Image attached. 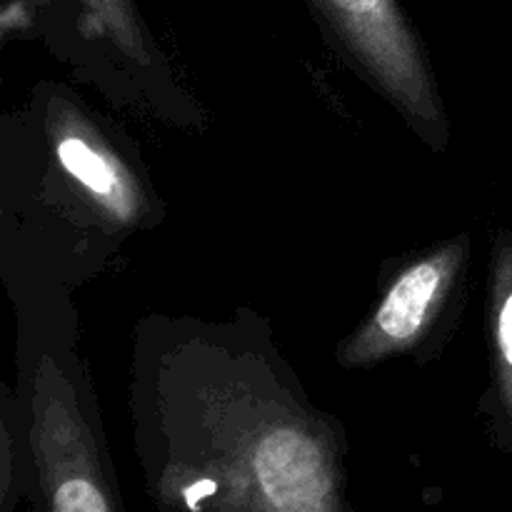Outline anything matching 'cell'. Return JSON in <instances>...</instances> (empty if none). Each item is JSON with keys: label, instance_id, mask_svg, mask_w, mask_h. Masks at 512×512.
Wrapping results in <instances>:
<instances>
[{"label": "cell", "instance_id": "6da1fadb", "mask_svg": "<svg viewBox=\"0 0 512 512\" xmlns=\"http://www.w3.org/2000/svg\"><path fill=\"white\" fill-rule=\"evenodd\" d=\"M150 485L160 512H353L335 450L300 425L170 448Z\"/></svg>", "mask_w": 512, "mask_h": 512}, {"label": "cell", "instance_id": "8992f818", "mask_svg": "<svg viewBox=\"0 0 512 512\" xmlns=\"http://www.w3.org/2000/svg\"><path fill=\"white\" fill-rule=\"evenodd\" d=\"M85 20H90L100 35L113 40L125 55L145 60V28L133 0H78Z\"/></svg>", "mask_w": 512, "mask_h": 512}, {"label": "cell", "instance_id": "3957f363", "mask_svg": "<svg viewBox=\"0 0 512 512\" xmlns=\"http://www.w3.org/2000/svg\"><path fill=\"white\" fill-rule=\"evenodd\" d=\"M463 260L465 243H453L405 268L368 325L345 345L343 363L370 365L410 348L440 315Z\"/></svg>", "mask_w": 512, "mask_h": 512}, {"label": "cell", "instance_id": "7a4b0ae2", "mask_svg": "<svg viewBox=\"0 0 512 512\" xmlns=\"http://www.w3.org/2000/svg\"><path fill=\"white\" fill-rule=\"evenodd\" d=\"M310 5L340 48L420 130L445 133L423 48L398 0H310Z\"/></svg>", "mask_w": 512, "mask_h": 512}, {"label": "cell", "instance_id": "277c9868", "mask_svg": "<svg viewBox=\"0 0 512 512\" xmlns=\"http://www.w3.org/2000/svg\"><path fill=\"white\" fill-rule=\"evenodd\" d=\"M55 158L63 165L65 173L90 195L98 200L103 210L118 220H130L138 213V193L135 185L118 160L100 148L88 133L65 130L55 138Z\"/></svg>", "mask_w": 512, "mask_h": 512}, {"label": "cell", "instance_id": "5b68a950", "mask_svg": "<svg viewBox=\"0 0 512 512\" xmlns=\"http://www.w3.org/2000/svg\"><path fill=\"white\" fill-rule=\"evenodd\" d=\"M493 338L498 365L500 413L505 445L512 450V240L495 258L493 275Z\"/></svg>", "mask_w": 512, "mask_h": 512}]
</instances>
